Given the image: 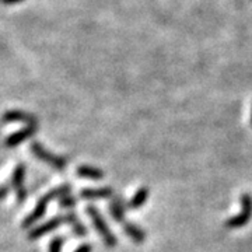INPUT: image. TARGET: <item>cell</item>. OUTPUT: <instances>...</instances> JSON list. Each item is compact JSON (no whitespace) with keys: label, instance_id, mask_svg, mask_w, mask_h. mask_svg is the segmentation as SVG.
<instances>
[{"label":"cell","instance_id":"4fadbf2b","mask_svg":"<svg viewBox=\"0 0 252 252\" xmlns=\"http://www.w3.org/2000/svg\"><path fill=\"white\" fill-rule=\"evenodd\" d=\"M66 224L70 225L72 231L77 238H83V237H86V235L89 234V230L84 227V224L81 223L80 219L77 217V215L74 212H69L66 215Z\"/></svg>","mask_w":252,"mask_h":252},{"label":"cell","instance_id":"ba28073f","mask_svg":"<svg viewBox=\"0 0 252 252\" xmlns=\"http://www.w3.org/2000/svg\"><path fill=\"white\" fill-rule=\"evenodd\" d=\"M36 129H38V126H26V127L17 130V132H13V133L4 140V144H6L7 147H10V149H13V147L21 144L23 142L28 140L30 137H32V136L36 133Z\"/></svg>","mask_w":252,"mask_h":252},{"label":"cell","instance_id":"5b68a950","mask_svg":"<svg viewBox=\"0 0 252 252\" xmlns=\"http://www.w3.org/2000/svg\"><path fill=\"white\" fill-rule=\"evenodd\" d=\"M24 178H26V165L20 162L16 165L11 175V185L14 188L18 203H23L27 199V189L24 187Z\"/></svg>","mask_w":252,"mask_h":252},{"label":"cell","instance_id":"ac0fdd59","mask_svg":"<svg viewBox=\"0 0 252 252\" xmlns=\"http://www.w3.org/2000/svg\"><path fill=\"white\" fill-rule=\"evenodd\" d=\"M93 251V247H91V244H81L80 247L76 250L74 252H91Z\"/></svg>","mask_w":252,"mask_h":252},{"label":"cell","instance_id":"2e32d148","mask_svg":"<svg viewBox=\"0 0 252 252\" xmlns=\"http://www.w3.org/2000/svg\"><path fill=\"white\" fill-rule=\"evenodd\" d=\"M63 244H64V240H63L62 237H55L54 240L49 243L48 252H62Z\"/></svg>","mask_w":252,"mask_h":252},{"label":"cell","instance_id":"8992f818","mask_svg":"<svg viewBox=\"0 0 252 252\" xmlns=\"http://www.w3.org/2000/svg\"><path fill=\"white\" fill-rule=\"evenodd\" d=\"M1 121L3 122H23V124H27V126H38V119L34 117L32 114L26 112V111H21V109H10L6 111L3 115H1Z\"/></svg>","mask_w":252,"mask_h":252},{"label":"cell","instance_id":"ffe728a7","mask_svg":"<svg viewBox=\"0 0 252 252\" xmlns=\"http://www.w3.org/2000/svg\"><path fill=\"white\" fill-rule=\"evenodd\" d=\"M251 125H252V109H251Z\"/></svg>","mask_w":252,"mask_h":252},{"label":"cell","instance_id":"3957f363","mask_svg":"<svg viewBox=\"0 0 252 252\" xmlns=\"http://www.w3.org/2000/svg\"><path fill=\"white\" fill-rule=\"evenodd\" d=\"M30 150H31V153L35 156V158L46 162L48 165L54 167L55 170H58V171H64V168L67 165V160L64 157L48 152L45 147L41 143H38V142H32L30 144Z\"/></svg>","mask_w":252,"mask_h":252},{"label":"cell","instance_id":"d6986e66","mask_svg":"<svg viewBox=\"0 0 252 252\" xmlns=\"http://www.w3.org/2000/svg\"><path fill=\"white\" fill-rule=\"evenodd\" d=\"M21 1H24V0H0L1 4H7V6H10V4H17V3H21Z\"/></svg>","mask_w":252,"mask_h":252},{"label":"cell","instance_id":"8fae6325","mask_svg":"<svg viewBox=\"0 0 252 252\" xmlns=\"http://www.w3.org/2000/svg\"><path fill=\"white\" fill-rule=\"evenodd\" d=\"M122 228H124V233L126 234V237L130 238L133 243H144V240H146V231H144L142 227L133 224L130 221H125V223H122Z\"/></svg>","mask_w":252,"mask_h":252},{"label":"cell","instance_id":"9c48e42d","mask_svg":"<svg viewBox=\"0 0 252 252\" xmlns=\"http://www.w3.org/2000/svg\"><path fill=\"white\" fill-rule=\"evenodd\" d=\"M114 195L112 187H104V188H83L80 190V198L87 200L94 199H107Z\"/></svg>","mask_w":252,"mask_h":252},{"label":"cell","instance_id":"30bf717a","mask_svg":"<svg viewBox=\"0 0 252 252\" xmlns=\"http://www.w3.org/2000/svg\"><path fill=\"white\" fill-rule=\"evenodd\" d=\"M76 174L77 177L80 178H87V180L91 181H101L104 177H105V172L102 171L98 167H93V165H79L76 168Z\"/></svg>","mask_w":252,"mask_h":252},{"label":"cell","instance_id":"277c9868","mask_svg":"<svg viewBox=\"0 0 252 252\" xmlns=\"http://www.w3.org/2000/svg\"><path fill=\"white\" fill-rule=\"evenodd\" d=\"M62 224H66V215H64V216L52 217L51 220L45 221L44 224L36 225L35 228H32V230L30 231V234H28V240H30V241L39 240V238H42V237L48 234V233H51V231L56 230L59 225H62Z\"/></svg>","mask_w":252,"mask_h":252},{"label":"cell","instance_id":"5bb4252c","mask_svg":"<svg viewBox=\"0 0 252 252\" xmlns=\"http://www.w3.org/2000/svg\"><path fill=\"white\" fill-rule=\"evenodd\" d=\"M149 193L150 192H149L147 187H140L135 192V195L130 198V200L126 203V206L129 207L130 210H137V209L143 207L146 205V202H147V199H149Z\"/></svg>","mask_w":252,"mask_h":252},{"label":"cell","instance_id":"6da1fadb","mask_svg":"<svg viewBox=\"0 0 252 252\" xmlns=\"http://www.w3.org/2000/svg\"><path fill=\"white\" fill-rule=\"evenodd\" d=\"M86 213H87V216L90 217L91 223L94 225V228L98 231L99 237H101V240L104 241L105 247H108V248H115L118 244L117 237L112 233V230L109 228L108 223H107L105 219L102 217L98 207L93 206V205H87V206H86Z\"/></svg>","mask_w":252,"mask_h":252},{"label":"cell","instance_id":"e0dca14e","mask_svg":"<svg viewBox=\"0 0 252 252\" xmlns=\"http://www.w3.org/2000/svg\"><path fill=\"white\" fill-rule=\"evenodd\" d=\"M9 192H10L9 185H1V187H0V200H3L4 198H7Z\"/></svg>","mask_w":252,"mask_h":252},{"label":"cell","instance_id":"7c38bea8","mask_svg":"<svg viewBox=\"0 0 252 252\" xmlns=\"http://www.w3.org/2000/svg\"><path fill=\"white\" fill-rule=\"evenodd\" d=\"M109 213L117 223H125V202L122 196H115L109 202Z\"/></svg>","mask_w":252,"mask_h":252},{"label":"cell","instance_id":"9a60e30c","mask_svg":"<svg viewBox=\"0 0 252 252\" xmlns=\"http://www.w3.org/2000/svg\"><path fill=\"white\" fill-rule=\"evenodd\" d=\"M77 202H76V198H73L70 193L64 195L62 198H59V206L64 207V209H70V207L76 206Z\"/></svg>","mask_w":252,"mask_h":252},{"label":"cell","instance_id":"52a82bcc","mask_svg":"<svg viewBox=\"0 0 252 252\" xmlns=\"http://www.w3.org/2000/svg\"><path fill=\"white\" fill-rule=\"evenodd\" d=\"M52 199L49 198L48 195H44L42 198L38 200V203H36V206L34 207V210L28 215L24 220H23V224L21 227L23 228H28V227H31V225H34L36 221H39L42 217L45 216L46 213V206H48V203L51 202Z\"/></svg>","mask_w":252,"mask_h":252},{"label":"cell","instance_id":"7a4b0ae2","mask_svg":"<svg viewBox=\"0 0 252 252\" xmlns=\"http://www.w3.org/2000/svg\"><path fill=\"white\" fill-rule=\"evenodd\" d=\"M240 203H241V210L240 213L234 217H230L224 221L225 228L230 230H237L243 228L250 223L252 219V195L250 193H243L240 196Z\"/></svg>","mask_w":252,"mask_h":252}]
</instances>
